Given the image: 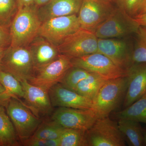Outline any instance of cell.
I'll return each mask as SVG.
<instances>
[{
    "label": "cell",
    "instance_id": "6da1fadb",
    "mask_svg": "<svg viewBox=\"0 0 146 146\" xmlns=\"http://www.w3.org/2000/svg\"><path fill=\"white\" fill-rule=\"evenodd\" d=\"M35 5L18 9L10 27L11 46L27 47L38 35L42 23Z\"/></svg>",
    "mask_w": 146,
    "mask_h": 146
},
{
    "label": "cell",
    "instance_id": "7a4b0ae2",
    "mask_svg": "<svg viewBox=\"0 0 146 146\" xmlns=\"http://www.w3.org/2000/svg\"><path fill=\"white\" fill-rule=\"evenodd\" d=\"M127 85V76L108 80L103 84L93 100V110L99 118L108 117L115 109L125 95Z\"/></svg>",
    "mask_w": 146,
    "mask_h": 146
},
{
    "label": "cell",
    "instance_id": "3957f363",
    "mask_svg": "<svg viewBox=\"0 0 146 146\" xmlns=\"http://www.w3.org/2000/svg\"><path fill=\"white\" fill-rule=\"evenodd\" d=\"M5 105L19 140L23 142L31 137L43 121L42 118L36 117L18 98L11 97Z\"/></svg>",
    "mask_w": 146,
    "mask_h": 146
},
{
    "label": "cell",
    "instance_id": "277c9868",
    "mask_svg": "<svg viewBox=\"0 0 146 146\" xmlns=\"http://www.w3.org/2000/svg\"><path fill=\"white\" fill-rule=\"evenodd\" d=\"M0 68L10 73L19 81L31 78L34 73V65L29 46L6 48Z\"/></svg>",
    "mask_w": 146,
    "mask_h": 146
},
{
    "label": "cell",
    "instance_id": "5b68a950",
    "mask_svg": "<svg viewBox=\"0 0 146 146\" xmlns=\"http://www.w3.org/2000/svg\"><path fill=\"white\" fill-rule=\"evenodd\" d=\"M88 146H123L125 138L117 123L108 117L98 118L85 132Z\"/></svg>",
    "mask_w": 146,
    "mask_h": 146
},
{
    "label": "cell",
    "instance_id": "8992f818",
    "mask_svg": "<svg viewBox=\"0 0 146 146\" xmlns=\"http://www.w3.org/2000/svg\"><path fill=\"white\" fill-rule=\"evenodd\" d=\"M139 27L133 17L116 7L94 33L98 38H121L136 33Z\"/></svg>",
    "mask_w": 146,
    "mask_h": 146
},
{
    "label": "cell",
    "instance_id": "52a82bcc",
    "mask_svg": "<svg viewBox=\"0 0 146 146\" xmlns=\"http://www.w3.org/2000/svg\"><path fill=\"white\" fill-rule=\"evenodd\" d=\"M80 28L78 15L58 16L42 22L38 35L58 46Z\"/></svg>",
    "mask_w": 146,
    "mask_h": 146
},
{
    "label": "cell",
    "instance_id": "ba28073f",
    "mask_svg": "<svg viewBox=\"0 0 146 146\" xmlns=\"http://www.w3.org/2000/svg\"><path fill=\"white\" fill-rule=\"evenodd\" d=\"M72 67V58L60 54L52 62L35 71L28 82L49 91L53 86L60 83L68 70Z\"/></svg>",
    "mask_w": 146,
    "mask_h": 146
},
{
    "label": "cell",
    "instance_id": "9c48e42d",
    "mask_svg": "<svg viewBox=\"0 0 146 146\" xmlns=\"http://www.w3.org/2000/svg\"><path fill=\"white\" fill-rule=\"evenodd\" d=\"M72 62L73 67L82 68L108 79L127 75V70L116 65L109 58L99 52L72 58Z\"/></svg>",
    "mask_w": 146,
    "mask_h": 146
},
{
    "label": "cell",
    "instance_id": "30bf717a",
    "mask_svg": "<svg viewBox=\"0 0 146 146\" xmlns=\"http://www.w3.org/2000/svg\"><path fill=\"white\" fill-rule=\"evenodd\" d=\"M98 38L93 32L80 28L58 46L60 54L71 58L98 52Z\"/></svg>",
    "mask_w": 146,
    "mask_h": 146
},
{
    "label": "cell",
    "instance_id": "8fae6325",
    "mask_svg": "<svg viewBox=\"0 0 146 146\" xmlns=\"http://www.w3.org/2000/svg\"><path fill=\"white\" fill-rule=\"evenodd\" d=\"M115 8L108 0H83L78 14L80 28L94 33Z\"/></svg>",
    "mask_w": 146,
    "mask_h": 146
},
{
    "label": "cell",
    "instance_id": "7c38bea8",
    "mask_svg": "<svg viewBox=\"0 0 146 146\" xmlns=\"http://www.w3.org/2000/svg\"><path fill=\"white\" fill-rule=\"evenodd\" d=\"M98 118L93 110L58 107L53 113L51 120L65 129L86 131Z\"/></svg>",
    "mask_w": 146,
    "mask_h": 146
},
{
    "label": "cell",
    "instance_id": "4fadbf2b",
    "mask_svg": "<svg viewBox=\"0 0 146 146\" xmlns=\"http://www.w3.org/2000/svg\"><path fill=\"white\" fill-rule=\"evenodd\" d=\"M24 92V103L38 117L42 118L50 115L53 106L48 91L29 83L27 80L21 81Z\"/></svg>",
    "mask_w": 146,
    "mask_h": 146
},
{
    "label": "cell",
    "instance_id": "5bb4252c",
    "mask_svg": "<svg viewBox=\"0 0 146 146\" xmlns=\"http://www.w3.org/2000/svg\"><path fill=\"white\" fill-rule=\"evenodd\" d=\"M98 52L109 58L116 65L127 69L131 65L132 50L127 42L118 38H98Z\"/></svg>",
    "mask_w": 146,
    "mask_h": 146
},
{
    "label": "cell",
    "instance_id": "9a60e30c",
    "mask_svg": "<svg viewBox=\"0 0 146 146\" xmlns=\"http://www.w3.org/2000/svg\"><path fill=\"white\" fill-rule=\"evenodd\" d=\"M53 107L93 110V102L58 83L48 91Z\"/></svg>",
    "mask_w": 146,
    "mask_h": 146
},
{
    "label": "cell",
    "instance_id": "2e32d148",
    "mask_svg": "<svg viewBox=\"0 0 146 146\" xmlns=\"http://www.w3.org/2000/svg\"><path fill=\"white\" fill-rule=\"evenodd\" d=\"M127 70L128 85L124 101V108L146 94V63L133 64Z\"/></svg>",
    "mask_w": 146,
    "mask_h": 146
},
{
    "label": "cell",
    "instance_id": "e0dca14e",
    "mask_svg": "<svg viewBox=\"0 0 146 146\" xmlns=\"http://www.w3.org/2000/svg\"><path fill=\"white\" fill-rule=\"evenodd\" d=\"M29 47L32 57L35 71L52 62L60 54L57 46L38 35L30 44Z\"/></svg>",
    "mask_w": 146,
    "mask_h": 146
},
{
    "label": "cell",
    "instance_id": "ac0fdd59",
    "mask_svg": "<svg viewBox=\"0 0 146 146\" xmlns=\"http://www.w3.org/2000/svg\"><path fill=\"white\" fill-rule=\"evenodd\" d=\"M83 0H50L38 9L42 23L58 16L78 15Z\"/></svg>",
    "mask_w": 146,
    "mask_h": 146
},
{
    "label": "cell",
    "instance_id": "d6986e66",
    "mask_svg": "<svg viewBox=\"0 0 146 146\" xmlns=\"http://www.w3.org/2000/svg\"><path fill=\"white\" fill-rule=\"evenodd\" d=\"M118 120L119 129L129 144L132 146L143 145L144 131L140 123L129 119Z\"/></svg>",
    "mask_w": 146,
    "mask_h": 146
},
{
    "label": "cell",
    "instance_id": "ffe728a7",
    "mask_svg": "<svg viewBox=\"0 0 146 146\" xmlns=\"http://www.w3.org/2000/svg\"><path fill=\"white\" fill-rule=\"evenodd\" d=\"M3 106L0 104V146L19 145L15 127Z\"/></svg>",
    "mask_w": 146,
    "mask_h": 146
},
{
    "label": "cell",
    "instance_id": "44dd1931",
    "mask_svg": "<svg viewBox=\"0 0 146 146\" xmlns=\"http://www.w3.org/2000/svg\"><path fill=\"white\" fill-rule=\"evenodd\" d=\"M108 80L98 74L90 73L78 84L73 91L93 102L101 87Z\"/></svg>",
    "mask_w": 146,
    "mask_h": 146
},
{
    "label": "cell",
    "instance_id": "7402d4cb",
    "mask_svg": "<svg viewBox=\"0 0 146 146\" xmlns=\"http://www.w3.org/2000/svg\"><path fill=\"white\" fill-rule=\"evenodd\" d=\"M118 119H129L146 124V94L129 106L115 113Z\"/></svg>",
    "mask_w": 146,
    "mask_h": 146
},
{
    "label": "cell",
    "instance_id": "603a6c76",
    "mask_svg": "<svg viewBox=\"0 0 146 146\" xmlns=\"http://www.w3.org/2000/svg\"><path fill=\"white\" fill-rule=\"evenodd\" d=\"M0 82L5 90L7 98H23L24 92L21 81L10 73L0 68Z\"/></svg>",
    "mask_w": 146,
    "mask_h": 146
},
{
    "label": "cell",
    "instance_id": "cb8c5ba5",
    "mask_svg": "<svg viewBox=\"0 0 146 146\" xmlns=\"http://www.w3.org/2000/svg\"><path fill=\"white\" fill-rule=\"evenodd\" d=\"M65 128L52 121H42L31 137L46 139H58Z\"/></svg>",
    "mask_w": 146,
    "mask_h": 146
},
{
    "label": "cell",
    "instance_id": "d4e9b609",
    "mask_svg": "<svg viewBox=\"0 0 146 146\" xmlns=\"http://www.w3.org/2000/svg\"><path fill=\"white\" fill-rule=\"evenodd\" d=\"M136 34V43L131 55V65L146 63V27H139Z\"/></svg>",
    "mask_w": 146,
    "mask_h": 146
},
{
    "label": "cell",
    "instance_id": "484cf974",
    "mask_svg": "<svg viewBox=\"0 0 146 146\" xmlns=\"http://www.w3.org/2000/svg\"><path fill=\"white\" fill-rule=\"evenodd\" d=\"M86 131L65 129L59 138V146H88Z\"/></svg>",
    "mask_w": 146,
    "mask_h": 146
},
{
    "label": "cell",
    "instance_id": "4316f807",
    "mask_svg": "<svg viewBox=\"0 0 146 146\" xmlns=\"http://www.w3.org/2000/svg\"><path fill=\"white\" fill-rule=\"evenodd\" d=\"M18 10L17 0H0V25L9 28Z\"/></svg>",
    "mask_w": 146,
    "mask_h": 146
},
{
    "label": "cell",
    "instance_id": "83f0119b",
    "mask_svg": "<svg viewBox=\"0 0 146 146\" xmlns=\"http://www.w3.org/2000/svg\"><path fill=\"white\" fill-rule=\"evenodd\" d=\"M90 73L82 68L72 67L68 70L59 83L65 88L73 91L78 84Z\"/></svg>",
    "mask_w": 146,
    "mask_h": 146
},
{
    "label": "cell",
    "instance_id": "f1b7e54d",
    "mask_svg": "<svg viewBox=\"0 0 146 146\" xmlns=\"http://www.w3.org/2000/svg\"><path fill=\"white\" fill-rule=\"evenodd\" d=\"M117 7L131 17L138 14L141 0H110Z\"/></svg>",
    "mask_w": 146,
    "mask_h": 146
},
{
    "label": "cell",
    "instance_id": "f546056e",
    "mask_svg": "<svg viewBox=\"0 0 146 146\" xmlns=\"http://www.w3.org/2000/svg\"><path fill=\"white\" fill-rule=\"evenodd\" d=\"M26 146H59V140L46 139L30 137L23 142Z\"/></svg>",
    "mask_w": 146,
    "mask_h": 146
},
{
    "label": "cell",
    "instance_id": "4dcf8cb0",
    "mask_svg": "<svg viewBox=\"0 0 146 146\" xmlns=\"http://www.w3.org/2000/svg\"><path fill=\"white\" fill-rule=\"evenodd\" d=\"M10 44L9 28L0 25V47L6 48Z\"/></svg>",
    "mask_w": 146,
    "mask_h": 146
},
{
    "label": "cell",
    "instance_id": "1f68e13d",
    "mask_svg": "<svg viewBox=\"0 0 146 146\" xmlns=\"http://www.w3.org/2000/svg\"><path fill=\"white\" fill-rule=\"evenodd\" d=\"M133 19L140 26L146 27V12L133 16Z\"/></svg>",
    "mask_w": 146,
    "mask_h": 146
},
{
    "label": "cell",
    "instance_id": "d6a6232c",
    "mask_svg": "<svg viewBox=\"0 0 146 146\" xmlns=\"http://www.w3.org/2000/svg\"><path fill=\"white\" fill-rule=\"evenodd\" d=\"M5 94V90L0 82V103L4 105L8 100Z\"/></svg>",
    "mask_w": 146,
    "mask_h": 146
},
{
    "label": "cell",
    "instance_id": "836d02e7",
    "mask_svg": "<svg viewBox=\"0 0 146 146\" xmlns=\"http://www.w3.org/2000/svg\"><path fill=\"white\" fill-rule=\"evenodd\" d=\"M18 9L34 5V0H17Z\"/></svg>",
    "mask_w": 146,
    "mask_h": 146
},
{
    "label": "cell",
    "instance_id": "e575fe53",
    "mask_svg": "<svg viewBox=\"0 0 146 146\" xmlns=\"http://www.w3.org/2000/svg\"><path fill=\"white\" fill-rule=\"evenodd\" d=\"M145 12H146V0H141L137 14H141Z\"/></svg>",
    "mask_w": 146,
    "mask_h": 146
},
{
    "label": "cell",
    "instance_id": "d590c367",
    "mask_svg": "<svg viewBox=\"0 0 146 146\" xmlns=\"http://www.w3.org/2000/svg\"><path fill=\"white\" fill-rule=\"evenodd\" d=\"M50 0H34V5L38 8L44 5Z\"/></svg>",
    "mask_w": 146,
    "mask_h": 146
},
{
    "label": "cell",
    "instance_id": "8d00e7d4",
    "mask_svg": "<svg viewBox=\"0 0 146 146\" xmlns=\"http://www.w3.org/2000/svg\"><path fill=\"white\" fill-rule=\"evenodd\" d=\"M6 48H1L0 47V66H1V63Z\"/></svg>",
    "mask_w": 146,
    "mask_h": 146
},
{
    "label": "cell",
    "instance_id": "74e56055",
    "mask_svg": "<svg viewBox=\"0 0 146 146\" xmlns=\"http://www.w3.org/2000/svg\"><path fill=\"white\" fill-rule=\"evenodd\" d=\"M144 144H146V131L145 133L144 132Z\"/></svg>",
    "mask_w": 146,
    "mask_h": 146
},
{
    "label": "cell",
    "instance_id": "f35d334b",
    "mask_svg": "<svg viewBox=\"0 0 146 146\" xmlns=\"http://www.w3.org/2000/svg\"><path fill=\"white\" fill-rule=\"evenodd\" d=\"M108 1H110V0H108Z\"/></svg>",
    "mask_w": 146,
    "mask_h": 146
}]
</instances>
